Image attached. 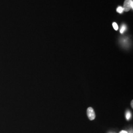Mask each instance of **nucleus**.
<instances>
[{
	"label": "nucleus",
	"instance_id": "nucleus-1",
	"mask_svg": "<svg viewBox=\"0 0 133 133\" xmlns=\"http://www.w3.org/2000/svg\"><path fill=\"white\" fill-rule=\"evenodd\" d=\"M133 2L132 0H125L124 4V9L125 11H128L131 9H133Z\"/></svg>",
	"mask_w": 133,
	"mask_h": 133
},
{
	"label": "nucleus",
	"instance_id": "nucleus-2",
	"mask_svg": "<svg viewBox=\"0 0 133 133\" xmlns=\"http://www.w3.org/2000/svg\"><path fill=\"white\" fill-rule=\"evenodd\" d=\"M87 114L89 119L90 120H93L95 119L96 115H95L94 110L93 108L91 107L88 108L87 110Z\"/></svg>",
	"mask_w": 133,
	"mask_h": 133
},
{
	"label": "nucleus",
	"instance_id": "nucleus-3",
	"mask_svg": "<svg viewBox=\"0 0 133 133\" xmlns=\"http://www.w3.org/2000/svg\"><path fill=\"white\" fill-rule=\"evenodd\" d=\"M126 30H127V26L123 24V25H122V26L121 27L120 32L121 34H123Z\"/></svg>",
	"mask_w": 133,
	"mask_h": 133
},
{
	"label": "nucleus",
	"instance_id": "nucleus-4",
	"mask_svg": "<svg viewBox=\"0 0 133 133\" xmlns=\"http://www.w3.org/2000/svg\"><path fill=\"white\" fill-rule=\"evenodd\" d=\"M124 10V9L122 7V6H118V7L117 8V10H116L117 12H118L119 14H122V13H123Z\"/></svg>",
	"mask_w": 133,
	"mask_h": 133
},
{
	"label": "nucleus",
	"instance_id": "nucleus-5",
	"mask_svg": "<svg viewBox=\"0 0 133 133\" xmlns=\"http://www.w3.org/2000/svg\"><path fill=\"white\" fill-rule=\"evenodd\" d=\"M131 112L129 111H127V112H126V119L127 120L130 119V118H131Z\"/></svg>",
	"mask_w": 133,
	"mask_h": 133
},
{
	"label": "nucleus",
	"instance_id": "nucleus-6",
	"mask_svg": "<svg viewBox=\"0 0 133 133\" xmlns=\"http://www.w3.org/2000/svg\"><path fill=\"white\" fill-rule=\"evenodd\" d=\"M112 26H113L114 28V30H117L118 29V25L117 24V23H115V22L113 23Z\"/></svg>",
	"mask_w": 133,
	"mask_h": 133
},
{
	"label": "nucleus",
	"instance_id": "nucleus-7",
	"mask_svg": "<svg viewBox=\"0 0 133 133\" xmlns=\"http://www.w3.org/2000/svg\"><path fill=\"white\" fill-rule=\"evenodd\" d=\"M119 133H128V132L127 131H122Z\"/></svg>",
	"mask_w": 133,
	"mask_h": 133
},
{
	"label": "nucleus",
	"instance_id": "nucleus-8",
	"mask_svg": "<svg viewBox=\"0 0 133 133\" xmlns=\"http://www.w3.org/2000/svg\"><path fill=\"white\" fill-rule=\"evenodd\" d=\"M131 105H132V107L133 108V101H132V103H131Z\"/></svg>",
	"mask_w": 133,
	"mask_h": 133
}]
</instances>
